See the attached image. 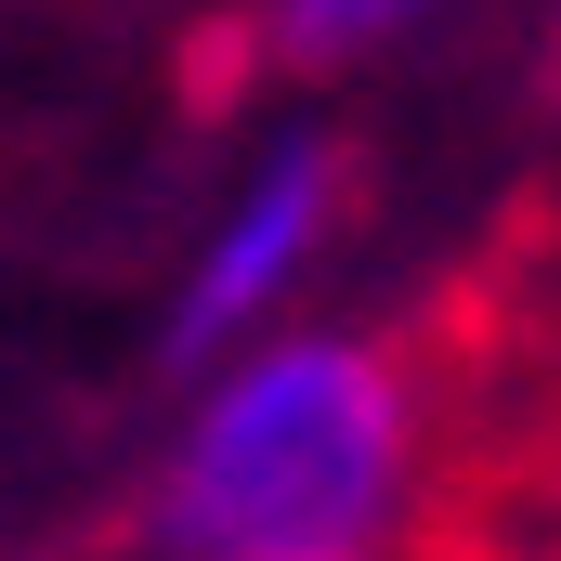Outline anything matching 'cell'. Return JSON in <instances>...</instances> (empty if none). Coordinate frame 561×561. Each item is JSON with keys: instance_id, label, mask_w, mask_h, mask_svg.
<instances>
[{"instance_id": "obj_1", "label": "cell", "mask_w": 561, "mask_h": 561, "mask_svg": "<svg viewBox=\"0 0 561 561\" xmlns=\"http://www.w3.org/2000/svg\"><path fill=\"white\" fill-rule=\"evenodd\" d=\"M419 510V392L353 327H262L157 457L170 561H392Z\"/></svg>"}, {"instance_id": "obj_2", "label": "cell", "mask_w": 561, "mask_h": 561, "mask_svg": "<svg viewBox=\"0 0 561 561\" xmlns=\"http://www.w3.org/2000/svg\"><path fill=\"white\" fill-rule=\"evenodd\" d=\"M340 196H353V170H340V144H327V131L262 144V157L236 170V196L209 209V236L183 249L170 353H183V366H222V353H249L262 327H287L300 275L340 249Z\"/></svg>"}, {"instance_id": "obj_3", "label": "cell", "mask_w": 561, "mask_h": 561, "mask_svg": "<svg viewBox=\"0 0 561 561\" xmlns=\"http://www.w3.org/2000/svg\"><path fill=\"white\" fill-rule=\"evenodd\" d=\"M419 13H444V0H275V39L300 53V66H327V53H379V39H405Z\"/></svg>"}]
</instances>
